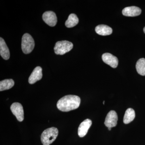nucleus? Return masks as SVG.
I'll list each match as a JSON object with an SVG mask.
<instances>
[{
  "mask_svg": "<svg viewBox=\"0 0 145 145\" xmlns=\"http://www.w3.org/2000/svg\"><path fill=\"white\" fill-rule=\"evenodd\" d=\"M111 129H112V128H110V127H109V128H108V130H109V131H110V130H111Z\"/></svg>",
  "mask_w": 145,
  "mask_h": 145,
  "instance_id": "18",
  "label": "nucleus"
},
{
  "mask_svg": "<svg viewBox=\"0 0 145 145\" xmlns=\"http://www.w3.org/2000/svg\"><path fill=\"white\" fill-rule=\"evenodd\" d=\"M95 31L97 34L102 36L110 35L112 32L111 27L105 25H100L96 27Z\"/></svg>",
  "mask_w": 145,
  "mask_h": 145,
  "instance_id": "13",
  "label": "nucleus"
},
{
  "mask_svg": "<svg viewBox=\"0 0 145 145\" xmlns=\"http://www.w3.org/2000/svg\"><path fill=\"white\" fill-rule=\"evenodd\" d=\"M42 77V69L40 67H37L33 70L29 78V83L31 84H34L37 81L40 80Z\"/></svg>",
  "mask_w": 145,
  "mask_h": 145,
  "instance_id": "11",
  "label": "nucleus"
},
{
  "mask_svg": "<svg viewBox=\"0 0 145 145\" xmlns=\"http://www.w3.org/2000/svg\"><path fill=\"white\" fill-rule=\"evenodd\" d=\"M73 46L72 43L68 41L57 42L54 47V52L56 54L63 55L70 51Z\"/></svg>",
  "mask_w": 145,
  "mask_h": 145,
  "instance_id": "4",
  "label": "nucleus"
},
{
  "mask_svg": "<svg viewBox=\"0 0 145 145\" xmlns=\"http://www.w3.org/2000/svg\"><path fill=\"white\" fill-rule=\"evenodd\" d=\"M10 110L13 114L16 116L19 121L22 122L24 119L23 107L20 103H13L10 106Z\"/></svg>",
  "mask_w": 145,
  "mask_h": 145,
  "instance_id": "5",
  "label": "nucleus"
},
{
  "mask_svg": "<svg viewBox=\"0 0 145 145\" xmlns=\"http://www.w3.org/2000/svg\"><path fill=\"white\" fill-rule=\"evenodd\" d=\"M136 69L140 75L145 76V59L141 58L138 60L136 64Z\"/></svg>",
  "mask_w": 145,
  "mask_h": 145,
  "instance_id": "17",
  "label": "nucleus"
},
{
  "mask_svg": "<svg viewBox=\"0 0 145 145\" xmlns=\"http://www.w3.org/2000/svg\"><path fill=\"white\" fill-rule=\"evenodd\" d=\"M35 42L34 39L30 34L25 33L22 38V48L24 54L31 53L34 49Z\"/></svg>",
  "mask_w": 145,
  "mask_h": 145,
  "instance_id": "3",
  "label": "nucleus"
},
{
  "mask_svg": "<svg viewBox=\"0 0 145 145\" xmlns=\"http://www.w3.org/2000/svg\"><path fill=\"white\" fill-rule=\"evenodd\" d=\"M141 13L140 8L135 6L125 7L122 10L123 15L127 17H135L140 15Z\"/></svg>",
  "mask_w": 145,
  "mask_h": 145,
  "instance_id": "10",
  "label": "nucleus"
},
{
  "mask_svg": "<svg viewBox=\"0 0 145 145\" xmlns=\"http://www.w3.org/2000/svg\"><path fill=\"white\" fill-rule=\"evenodd\" d=\"M102 59L104 62L113 68H116L118 65V59L117 57L110 53H105L102 55Z\"/></svg>",
  "mask_w": 145,
  "mask_h": 145,
  "instance_id": "8",
  "label": "nucleus"
},
{
  "mask_svg": "<svg viewBox=\"0 0 145 145\" xmlns=\"http://www.w3.org/2000/svg\"><path fill=\"white\" fill-rule=\"evenodd\" d=\"M14 81L12 79H6L0 82V91L7 90L12 88L14 86Z\"/></svg>",
  "mask_w": 145,
  "mask_h": 145,
  "instance_id": "16",
  "label": "nucleus"
},
{
  "mask_svg": "<svg viewBox=\"0 0 145 145\" xmlns=\"http://www.w3.org/2000/svg\"><path fill=\"white\" fill-rule=\"evenodd\" d=\"M80 97L75 95H67L61 98L57 103V107L63 112H69L78 108L80 104Z\"/></svg>",
  "mask_w": 145,
  "mask_h": 145,
  "instance_id": "1",
  "label": "nucleus"
},
{
  "mask_svg": "<svg viewBox=\"0 0 145 145\" xmlns=\"http://www.w3.org/2000/svg\"><path fill=\"white\" fill-rule=\"evenodd\" d=\"M79 22V19L77 16L74 13L71 14L68 19L66 21L65 26L68 28H71L78 24Z\"/></svg>",
  "mask_w": 145,
  "mask_h": 145,
  "instance_id": "15",
  "label": "nucleus"
},
{
  "mask_svg": "<svg viewBox=\"0 0 145 145\" xmlns=\"http://www.w3.org/2000/svg\"><path fill=\"white\" fill-rule=\"evenodd\" d=\"M105 101H103V103L104 105V104H105Z\"/></svg>",
  "mask_w": 145,
  "mask_h": 145,
  "instance_id": "20",
  "label": "nucleus"
},
{
  "mask_svg": "<svg viewBox=\"0 0 145 145\" xmlns=\"http://www.w3.org/2000/svg\"><path fill=\"white\" fill-rule=\"evenodd\" d=\"M135 112L133 109L128 108L125 113L123 118V122L125 124L129 123L135 119Z\"/></svg>",
  "mask_w": 145,
  "mask_h": 145,
  "instance_id": "14",
  "label": "nucleus"
},
{
  "mask_svg": "<svg viewBox=\"0 0 145 145\" xmlns=\"http://www.w3.org/2000/svg\"><path fill=\"white\" fill-rule=\"evenodd\" d=\"M0 54L5 60H7L10 57V52L4 39L0 38Z\"/></svg>",
  "mask_w": 145,
  "mask_h": 145,
  "instance_id": "12",
  "label": "nucleus"
},
{
  "mask_svg": "<svg viewBox=\"0 0 145 145\" xmlns=\"http://www.w3.org/2000/svg\"><path fill=\"white\" fill-rule=\"evenodd\" d=\"M92 122L89 119H86L82 122L79 126L78 130V135L80 137H84L91 126Z\"/></svg>",
  "mask_w": 145,
  "mask_h": 145,
  "instance_id": "9",
  "label": "nucleus"
},
{
  "mask_svg": "<svg viewBox=\"0 0 145 145\" xmlns=\"http://www.w3.org/2000/svg\"><path fill=\"white\" fill-rule=\"evenodd\" d=\"M42 18L45 22L49 26L54 27L57 23V16L53 11H46L43 14Z\"/></svg>",
  "mask_w": 145,
  "mask_h": 145,
  "instance_id": "7",
  "label": "nucleus"
},
{
  "mask_svg": "<svg viewBox=\"0 0 145 145\" xmlns=\"http://www.w3.org/2000/svg\"><path fill=\"white\" fill-rule=\"evenodd\" d=\"M59 131L57 128L52 127L45 130L42 133L41 140L43 145H49L56 140Z\"/></svg>",
  "mask_w": 145,
  "mask_h": 145,
  "instance_id": "2",
  "label": "nucleus"
},
{
  "mask_svg": "<svg viewBox=\"0 0 145 145\" xmlns=\"http://www.w3.org/2000/svg\"><path fill=\"white\" fill-rule=\"evenodd\" d=\"M144 32L145 34V27H144Z\"/></svg>",
  "mask_w": 145,
  "mask_h": 145,
  "instance_id": "19",
  "label": "nucleus"
},
{
  "mask_svg": "<svg viewBox=\"0 0 145 145\" xmlns=\"http://www.w3.org/2000/svg\"><path fill=\"white\" fill-rule=\"evenodd\" d=\"M118 121V116L117 113L114 110H111L108 113L105 124L108 128H112L116 126Z\"/></svg>",
  "mask_w": 145,
  "mask_h": 145,
  "instance_id": "6",
  "label": "nucleus"
}]
</instances>
